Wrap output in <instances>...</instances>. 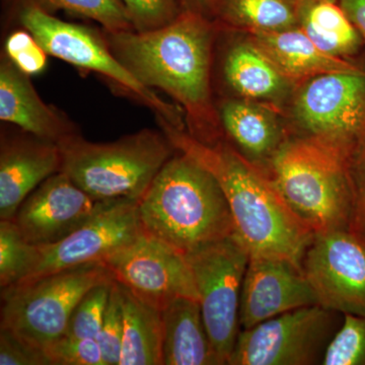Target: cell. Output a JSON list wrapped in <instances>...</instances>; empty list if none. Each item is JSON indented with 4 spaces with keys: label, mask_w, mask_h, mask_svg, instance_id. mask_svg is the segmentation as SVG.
I'll return each instance as SVG.
<instances>
[{
    "label": "cell",
    "mask_w": 365,
    "mask_h": 365,
    "mask_svg": "<svg viewBox=\"0 0 365 365\" xmlns=\"http://www.w3.org/2000/svg\"><path fill=\"white\" fill-rule=\"evenodd\" d=\"M227 34L230 39L220 56V76L230 96L282 110L294 86L246 35Z\"/></svg>",
    "instance_id": "18"
},
{
    "label": "cell",
    "mask_w": 365,
    "mask_h": 365,
    "mask_svg": "<svg viewBox=\"0 0 365 365\" xmlns=\"http://www.w3.org/2000/svg\"><path fill=\"white\" fill-rule=\"evenodd\" d=\"M350 155L325 139L289 136L269 165L285 202L314 234L350 230Z\"/></svg>",
    "instance_id": "4"
},
{
    "label": "cell",
    "mask_w": 365,
    "mask_h": 365,
    "mask_svg": "<svg viewBox=\"0 0 365 365\" xmlns=\"http://www.w3.org/2000/svg\"><path fill=\"white\" fill-rule=\"evenodd\" d=\"M300 266L319 304L365 317V241L360 235L351 230L314 234Z\"/></svg>",
    "instance_id": "12"
},
{
    "label": "cell",
    "mask_w": 365,
    "mask_h": 365,
    "mask_svg": "<svg viewBox=\"0 0 365 365\" xmlns=\"http://www.w3.org/2000/svg\"><path fill=\"white\" fill-rule=\"evenodd\" d=\"M314 304L318 299L300 264L277 257L250 258L242 287L241 330Z\"/></svg>",
    "instance_id": "15"
},
{
    "label": "cell",
    "mask_w": 365,
    "mask_h": 365,
    "mask_svg": "<svg viewBox=\"0 0 365 365\" xmlns=\"http://www.w3.org/2000/svg\"><path fill=\"white\" fill-rule=\"evenodd\" d=\"M62 170L98 200L138 201L176 153L160 131L143 129L111 143H91L81 133L58 143Z\"/></svg>",
    "instance_id": "5"
},
{
    "label": "cell",
    "mask_w": 365,
    "mask_h": 365,
    "mask_svg": "<svg viewBox=\"0 0 365 365\" xmlns=\"http://www.w3.org/2000/svg\"><path fill=\"white\" fill-rule=\"evenodd\" d=\"M213 0H181L182 11H190L207 16L209 7Z\"/></svg>",
    "instance_id": "36"
},
{
    "label": "cell",
    "mask_w": 365,
    "mask_h": 365,
    "mask_svg": "<svg viewBox=\"0 0 365 365\" xmlns=\"http://www.w3.org/2000/svg\"><path fill=\"white\" fill-rule=\"evenodd\" d=\"M225 139L242 157L268 172L269 165L287 141V120L280 108L237 97L217 101Z\"/></svg>",
    "instance_id": "17"
},
{
    "label": "cell",
    "mask_w": 365,
    "mask_h": 365,
    "mask_svg": "<svg viewBox=\"0 0 365 365\" xmlns=\"http://www.w3.org/2000/svg\"><path fill=\"white\" fill-rule=\"evenodd\" d=\"M120 288L124 330L119 365H163L162 312L144 304L122 285Z\"/></svg>",
    "instance_id": "24"
},
{
    "label": "cell",
    "mask_w": 365,
    "mask_h": 365,
    "mask_svg": "<svg viewBox=\"0 0 365 365\" xmlns=\"http://www.w3.org/2000/svg\"><path fill=\"white\" fill-rule=\"evenodd\" d=\"M302 0H213L207 16L220 32L259 35L299 26Z\"/></svg>",
    "instance_id": "22"
},
{
    "label": "cell",
    "mask_w": 365,
    "mask_h": 365,
    "mask_svg": "<svg viewBox=\"0 0 365 365\" xmlns=\"http://www.w3.org/2000/svg\"><path fill=\"white\" fill-rule=\"evenodd\" d=\"M162 313L163 365H220L199 300L179 297Z\"/></svg>",
    "instance_id": "21"
},
{
    "label": "cell",
    "mask_w": 365,
    "mask_h": 365,
    "mask_svg": "<svg viewBox=\"0 0 365 365\" xmlns=\"http://www.w3.org/2000/svg\"><path fill=\"white\" fill-rule=\"evenodd\" d=\"M343 319L321 304L274 317L241 330L227 365L323 364Z\"/></svg>",
    "instance_id": "9"
},
{
    "label": "cell",
    "mask_w": 365,
    "mask_h": 365,
    "mask_svg": "<svg viewBox=\"0 0 365 365\" xmlns=\"http://www.w3.org/2000/svg\"><path fill=\"white\" fill-rule=\"evenodd\" d=\"M115 201L93 198L66 173L59 172L26 197L13 220L30 244H54L83 227Z\"/></svg>",
    "instance_id": "14"
},
{
    "label": "cell",
    "mask_w": 365,
    "mask_h": 365,
    "mask_svg": "<svg viewBox=\"0 0 365 365\" xmlns=\"http://www.w3.org/2000/svg\"><path fill=\"white\" fill-rule=\"evenodd\" d=\"M123 330L124 316L121 288L114 280L102 327L96 337L102 351L105 365H119Z\"/></svg>",
    "instance_id": "29"
},
{
    "label": "cell",
    "mask_w": 365,
    "mask_h": 365,
    "mask_svg": "<svg viewBox=\"0 0 365 365\" xmlns=\"http://www.w3.org/2000/svg\"><path fill=\"white\" fill-rule=\"evenodd\" d=\"M138 215L145 234L182 255L235 235L220 185L178 150L139 199Z\"/></svg>",
    "instance_id": "3"
},
{
    "label": "cell",
    "mask_w": 365,
    "mask_h": 365,
    "mask_svg": "<svg viewBox=\"0 0 365 365\" xmlns=\"http://www.w3.org/2000/svg\"><path fill=\"white\" fill-rule=\"evenodd\" d=\"M0 119L51 143H60L78 129L58 110L46 104L30 76L6 55L0 60Z\"/></svg>",
    "instance_id": "19"
},
{
    "label": "cell",
    "mask_w": 365,
    "mask_h": 365,
    "mask_svg": "<svg viewBox=\"0 0 365 365\" xmlns=\"http://www.w3.org/2000/svg\"><path fill=\"white\" fill-rule=\"evenodd\" d=\"M105 264L116 282L158 311L179 297L199 300L184 255L144 232Z\"/></svg>",
    "instance_id": "13"
},
{
    "label": "cell",
    "mask_w": 365,
    "mask_h": 365,
    "mask_svg": "<svg viewBox=\"0 0 365 365\" xmlns=\"http://www.w3.org/2000/svg\"><path fill=\"white\" fill-rule=\"evenodd\" d=\"M61 170L62 155L58 144L24 131L16 135L2 134L0 220H14L26 197Z\"/></svg>",
    "instance_id": "16"
},
{
    "label": "cell",
    "mask_w": 365,
    "mask_h": 365,
    "mask_svg": "<svg viewBox=\"0 0 365 365\" xmlns=\"http://www.w3.org/2000/svg\"><path fill=\"white\" fill-rule=\"evenodd\" d=\"M338 4L357 29L365 44V0H339Z\"/></svg>",
    "instance_id": "35"
},
{
    "label": "cell",
    "mask_w": 365,
    "mask_h": 365,
    "mask_svg": "<svg viewBox=\"0 0 365 365\" xmlns=\"http://www.w3.org/2000/svg\"><path fill=\"white\" fill-rule=\"evenodd\" d=\"M134 31L148 32L173 23L182 13L181 0H122Z\"/></svg>",
    "instance_id": "31"
},
{
    "label": "cell",
    "mask_w": 365,
    "mask_h": 365,
    "mask_svg": "<svg viewBox=\"0 0 365 365\" xmlns=\"http://www.w3.org/2000/svg\"><path fill=\"white\" fill-rule=\"evenodd\" d=\"M50 365H105L95 338L63 335L43 348Z\"/></svg>",
    "instance_id": "30"
},
{
    "label": "cell",
    "mask_w": 365,
    "mask_h": 365,
    "mask_svg": "<svg viewBox=\"0 0 365 365\" xmlns=\"http://www.w3.org/2000/svg\"><path fill=\"white\" fill-rule=\"evenodd\" d=\"M349 175L353 200L350 230L365 241V133L350 155Z\"/></svg>",
    "instance_id": "33"
},
{
    "label": "cell",
    "mask_w": 365,
    "mask_h": 365,
    "mask_svg": "<svg viewBox=\"0 0 365 365\" xmlns=\"http://www.w3.org/2000/svg\"><path fill=\"white\" fill-rule=\"evenodd\" d=\"M246 36L294 86L328 72L352 71L362 63L359 58L341 59L326 54L300 26Z\"/></svg>",
    "instance_id": "20"
},
{
    "label": "cell",
    "mask_w": 365,
    "mask_h": 365,
    "mask_svg": "<svg viewBox=\"0 0 365 365\" xmlns=\"http://www.w3.org/2000/svg\"><path fill=\"white\" fill-rule=\"evenodd\" d=\"M175 150L185 153L211 173L227 197L235 237L251 257H277L300 264L314 232L285 202L272 178L254 165L227 139L208 145L158 119Z\"/></svg>",
    "instance_id": "2"
},
{
    "label": "cell",
    "mask_w": 365,
    "mask_h": 365,
    "mask_svg": "<svg viewBox=\"0 0 365 365\" xmlns=\"http://www.w3.org/2000/svg\"><path fill=\"white\" fill-rule=\"evenodd\" d=\"M143 232L138 201H115L61 241L36 246L37 257L32 270L16 284L67 269L105 264Z\"/></svg>",
    "instance_id": "11"
},
{
    "label": "cell",
    "mask_w": 365,
    "mask_h": 365,
    "mask_svg": "<svg viewBox=\"0 0 365 365\" xmlns=\"http://www.w3.org/2000/svg\"><path fill=\"white\" fill-rule=\"evenodd\" d=\"M114 280L106 264H90L4 288L0 329L43 350L66 335L72 312L88 290Z\"/></svg>",
    "instance_id": "6"
},
{
    "label": "cell",
    "mask_w": 365,
    "mask_h": 365,
    "mask_svg": "<svg viewBox=\"0 0 365 365\" xmlns=\"http://www.w3.org/2000/svg\"><path fill=\"white\" fill-rule=\"evenodd\" d=\"M16 16L50 56L104 76L153 110L158 119L186 128L181 108L141 85L113 54L103 32L59 20L34 0H16Z\"/></svg>",
    "instance_id": "7"
},
{
    "label": "cell",
    "mask_w": 365,
    "mask_h": 365,
    "mask_svg": "<svg viewBox=\"0 0 365 365\" xmlns=\"http://www.w3.org/2000/svg\"><path fill=\"white\" fill-rule=\"evenodd\" d=\"M184 256L209 337L220 365H227L241 332L242 287L251 256L235 235Z\"/></svg>",
    "instance_id": "10"
},
{
    "label": "cell",
    "mask_w": 365,
    "mask_h": 365,
    "mask_svg": "<svg viewBox=\"0 0 365 365\" xmlns=\"http://www.w3.org/2000/svg\"><path fill=\"white\" fill-rule=\"evenodd\" d=\"M37 247L30 244L14 220L0 222V288L13 287L32 270Z\"/></svg>",
    "instance_id": "25"
},
{
    "label": "cell",
    "mask_w": 365,
    "mask_h": 365,
    "mask_svg": "<svg viewBox=\"0 0 365 365\" xmlns=\"http://www.w3.org/2000/svg\"><path fill=\"white\" fill-rule=\"evenodd\" d=\"M289 136L317 137L353 150L365 133V63L295 86L282 108Z\"/></svg>",
    "instance_id": "8"
},
{
    "label": "cell",
    "mask_w": 365,
    "mask_h": 365,
    "mask_svg": "<svg viewBox=\"0 0 365 365\" xmlns=\"http://www.w3.org/2000/svg\"><path fill=\"white\" fill-rule=\"evenodd\" d=\"M4 55L30 76L41 73L47 66V53L32 34L24 28L6 38Z\"/></svg>",
    "instance_id": "32"
},
{
    "label": "cell",
    "mask_w": 365,
    "mask_h": 365,
    "mask_svg": "<svg viewBox=\"0 0 365 365\" xmlns=\"http://www.w3.org/2000/svg\"><path fill=\"white\" fill-rule=\"evenodd\" d=\"M46 11L56 9L78 14L97 21L108 32L133 31L122 0H34Z\"/></svg>",
    "instance_id": "26"
},
{
    "label": "cell",
    "mask_w": 365,
    "mask_h": 365,
    "mask_svg": "<svg viewBox=\"0 0 365 365\" xmlns=\"http://www.w3.org/2000/svg\"><path fill=\"white\" fill-rule=\"evenodd\" d=\"M0 365H50L43 350L0 329Z\"/></svg>",
    "instance_id": "34"
},
{
    "label": "cell",
    "mask_w": 365,
    "mask_h": 365,
    "mask_svg": "<svg viewBox=\"0 0 365 365\" xmlns=\"http://www.w3.org/2000/svg\"><path fill=\"white\" fill-rule=\"evenodd\" d=\"M323 365H365V317L344 314Z\"/></svg>",
    "instance_id": "27"
},
{
    "label": "cell",
    "mask_w": 365,
    "mask_h": 365,
    "mask_svg": "<svg viewBox=\"0 0 365 365\" xmlns=\"http://www.w3.org/2000/svg\"><path fill=\"white\" fill-rule=\"evenodd\" d=\"M324 1H329V2H338L339 0H324Z\"/></svg>",
    "instance_id": "37"
},
{
    "label": "cell",
    "mask_w": 365,
    "mask_h": 365,
    "mask_svg": "<svg viewBox=\"0 0 365 365\" xmlns=\"http://www.w3.org/2000/svg\"><path fill=\"white\" fill-rule=\"evenodd\" d=\"M299 26L319 50L336 58L356 59L365 45L338 2L302 0Z\"/></svg>",
    "instance_id": "23"
},
{
    "label": "cell",
    "mask_w": 365,
    "mask_h": 365,
    "mask_svg": "<svg viewBox=\"0 0 365 365\" xmlns=\"http://www.w3.org/2000/svg\"><path fill=\"white\" fill-rule=\"evenodd\" d=\"M103 34L141 85L163 91L181 108L190 135L208 145L225 140L213 88L220 31L208 16L182 11L157 30Z\"/></svg>",
    "instance_id": "1"
},
{
    "label": "cell",
    "mask_w": 365,
    "mask_h": 365,
    "mask_svg": "<svg viewBox=\"0 0 365 365\" xmlns=\"http://www.w3.org/2000/svg\"><path fill=\"white\" fill-rule=\"evenodd\" d=\"M113 282L91 288L72 312L66 335L76 338H95L102 327Z\"/></svg>",
    "instance_id": "28"
}]
</instances>
